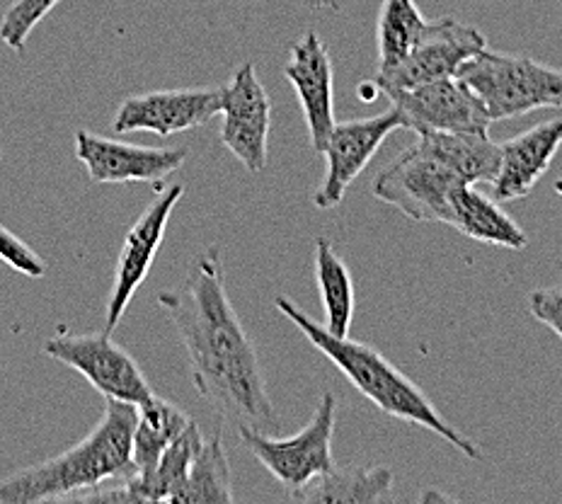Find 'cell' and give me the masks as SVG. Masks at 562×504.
<instances>
[{"label":"cell","mask_w":562,"mask_h":504,"mask_svg":"<svg viewBox=\"0 0 562 504\" xmlns=\"http://www.w3.org/2000/svg\"><path fill=\"white\" fill-rule=\"evenodd\" d=\"M236 500L231 483V466L221 432L206 439L192 461L172 504H231Z\"/></svg>","instance_id":"obj_22"},{"label":"cell","mask_w":562,"mask_h":504,"mask_svg":"<svg viewBox=\"0 0 562 504\" xmlns=\"http://www.w3.org/2000/svg\"><path fill=\"white\" fill-rule=\"evenodd\" d=\"M104 415L90 435L54 459L0 480V502L32 504L78 500L108 480L134 473L132 439L138 405L104 397Z\"/></svg>","instance_id":"obj_3"},{"label":"cell","mask_w":562,"mask_h":504,"mask_svg":"<svg viewBox=\"0 0 562 504\" xmlns=\"http://www.w3.org/2000/svg\"><path fill=\"white\" fill-rule=\"evenodd\" d=\"M284 76L294 86L308 138L315 154L323 148L335 128V76L333 58L327 54L321 34L308 30L291 46V56L284 66Z\"/></svg>","instance_id":"obj_15"},{"label":"cell","mask_w":562,"mask_h":504,"mask_svg":"<svg viewBox=\"0 0 562 504\" xmlns=\"http://www.w3.org/2000/svg\"><path fill=\"white\" fill-rule=\"evenodd\" d=\"M461 187L465 184L459 175L427 146L415 141L379 175L373 182V194L419 224H429V221L447 224L453 194Z\"/></svg>","instance_id":"obj_6"},{"label":"cell","mask_w":562,"mask_h":504,"mask_svg":"<svg viewBox=\"0 0 562 504\" xmlns=\"http://www.w3.org/2000/svg\"><path fill=\"white\" fill-rule=\"evenodd\" d=\"M397 128H405L397 108L369 116V120L337 122L321 154L325 156V178L313 194V206L330 211L342 202L349 184L364 172L383 141Z\"/></svg>","instance_id":"obj_11"},{"label":"cell","mask_w":562,"mask_h":504,"mask_svg":"<svg viewBox=\"0 0 562 504\" xmlns=\"http://www.w3.org/2000/svg\"><path fill=\"white\" fill-rule=\"evenodd\" d=\"M405 128L425 132H475L487 134L492 124L485 104L461 78H439L393 98Z\"/></svg>","instance_id":"obj_14"},{"label":"cell","mask_w":562,"mask_h":504,"mask_svg":"<svg viewBox=\"0 0 562 504\" xmlns=\"http://www.w3.org/2000/svg\"><path fill=\"white\" fill-rule=\"evenodd\" d=\"M422 146L441 158L463 184H492L499 172V144L475 132H425L417 134Z\"/></svg>","instance_id":"obj_19"},{"label":"cell","mask_w":562,"mask_h":504,"mask_svg":"<svg viewBox=\"0 0 562 504\" xmlns=\"http://www.w3.org/2000/svg\"><path fill=\"white\" fill-rule=\"evenodd\" d=\"M158 303L178 327L199 395L238 427H277L260 357L228 299L221 253L206 250L178 289L160 291Z\"/></svg>","instance_id":"obj_1"},{"label":"cell","mask_w":562,"mask_h":504,"mask_svg":"<svg viewBox=\"0 0 562 504\" xmlns=\"http://www.w3.org/2000/svg\"><path fill=\"white\" fill-rule=\"evenodd\" d=\"M0 260L30 279H42L46 275V262L42 257L5 226H0Z\"/></svg>","instance_id":"obj_25"},{"label":"cell","mask_w":562,"mask_h":504,"mask_svg":"<svg viewBox=\"0 0 562 504\" xmlns=\"http://www.w3.org/2000/svg\"><path fill=\"white\" fill-rule=\"evenodd\" d=\"M487 49L485 34L456 18H437L427 22V30L405 61L389 70H376L371 83L391 100L405 90L419 88L431 80L451 78L459 68Z\"/></svg>","instance_id":"obj_7"},{"label":"cell","mask_w":562,"mask_h":504,"mask_svg":"<svg viewBox=\"0 0 562 504\" xmlns=\"http://www.w3.org/2000/svg\"><path fill=\"white\" fill-rule=\"evenodd\" d=\"M337 425V397L325 391L313 417L299 435L277 439L252 427H238L243 447L260 461L289 492L306 488L311 480L330 473L335 463L333 437Z\"/></svg>","instance_id":"obj_5"},{"label":"cell","mask_w":562,"mask_h":504,"mask_svg":"<svg viewBox=\"0 0 562 504\" xmlns=\"http://www.w3.org/2000/svg\"><path fill=\"white\" fill-rule=\"evenodd\" d=\"M221 98V141L245 170L260 175L267 168L269 132H272V102L252 61H245L231 76Z\"/></svg>","instance_id":"obj_10"},{"label":"cell","mask_w":562,"mask_h":504,"mask_svg":"<svg viewBox=\"0 0 562 504\" xmlns=\"http://www.w3.org/2000/svg\"><path fill=\"white\" fill-rule=\"evenodd\" d=\"M190 422V415L158 395L138 405V419L132 439V475L138 480H148L154 475L162 451L182 435Z\"/></svg>","instance_id":"obj_20"},{"label":"cell","mask_w":562,"mask_h":504,"mask_svg":"<svg viewBox=\"0 0 562 504\" xmlns=\"http://www.w3.org/2000/svg\"><path fill=\"white\" fill-rule=\"evenodd\" d=\"M61 0H15L10 5L3 20H0V42L13 52H22L30 40L32 30L52 13Z\"/></svg>","instance_id":"obj_24"},{"label":"cell","mask_w":562,"mask_h":504,"mask_svg":"<svg viewBox=\"0 0 562 504\" xmlns=\"http://www.w3.org/2000/svg\"><path fill=\"white\" fill-rule=\"evenodd\" d=\"M218 88H180V90H156L144 96L126 98L116 110L112 128L116 134L150 132L160 138L190 132L204 126L221 114Z\"/></svg>","instance_id":"obj_13"},{"label":"cell","mask_w":562,"mask_h":504,"mask_svg":"<svg viewBox=\"0 0 562 504\" xmlns=\"http://www.w3.org/2000/svg\"><path fill=\"white\" fill-rule=\"evenodd\" d=\"M308 5L313 10H339L337 0H308Z\"/></svg>","instance_id":"obj_27"},{"label":"cell","mask_w":562,"mask_h":504,"mask_svg":"<svg viewBox=\"0 0 562 504\" xmlns=\"http://www.w3.org/2000/svg\"><path fill=\"white\" fill-rule=\"evenodd\" d=\"M456 78L475 92L492 122L562 108V68L538 64L529 56L483 49L468 58Z\"/></svg>","instance_id":"obj_4"},{"label":"cell","mask_w":562,"mask_h":504,"mask_svg":"<svg viewBox=\"0 0 562 504\" xmlns=\"http://www.w3.org/2000/svg\"><path fill=\"white\" fill-rule=\"evenodd\" d=\"M447 224L463 233L465 238L497 245V248L524 250L529 245V236L517 221L505 214L497 199L475 190V184H465L453 194Z\"/></svg>","instance_id":"obj_17"},{"label":"cell","mask_w":562,"mask_h":504,"mask_svg":"<svg viewBox=\"0 0 562 504\" xmlns=\"http://www.w3.org/2000/svg\"><path fill=\"white\" fill-rule=\"evenodd\" d=\"M529 309L538 323L550 327L562 339V284L536 289L529 296Z\"/></svg>","instance_id":"obj_26"},{"label":"cell","mask_w":562,"mask_h":504,"mask_svg":"<svg viewBox=\"0 0 562 504\" xmlns=\"http://www.w3.org/2000/svg\"><path fill=\"white\" fill-rule=\"evenodd\" d=\"M182 194V184H170L166 190L160 187L158 194L150 199V204L144 209V214H140L136 219V224L128 228L122 253L116 257L112 294L108 301V311H104V333L108 335L116 331V325H120L122 315L126 313L138 287L144 284L146 277L150 275V267H154L160 243L166 238L170 216Z\"/></svg>","instance_id":"obj_9"},{"label":"cell","mask_w":562,"mask_h":504,"mask_svg":"<svg viewBox=\"0 0 562 504\" xmlns=\"http://www.w3.org/2000/svg\"><path fill=\"white\" fill-rule=\"evenodd\" d=\"M393 478V471L385 466H335L330 473L318 475L306 488L291 492V500L308 504H376L389 500Z\"/></svg>","instance_id":"obj_18"},{"label":"cell","mask_w":562,"mask_h":504,"mask_svg":"<svg viewBox=\"0 0 562 504\" xmlns=\"http://www.w3.org/2000/svg\"><path fill=\"white\" fill-rule=\"evenodd\" d=\"M277 311L284 315L286 321L299 327V333L308 339V343L327 357L333 365L342 371V377L355 383V389L369 397L381 413L397 417L409 425H417L422 429H429L447 439V444L456 451H461L465 459L483 461V449L473 439L461 435L451 422H447L437 405L429 401L425 391L419 389L415 381H409L405 373L391 365L381 351L364 343H355L349 337H335L325 331V325L313 321L306 311H301L294 301L286 296L274 299Z\"/></svg>","instance_id":"obj_2"},{"label":"cell","mask_w":562,"mask_h":504,"mask_svg":"<svg viewBox=\"0 0 562 504\" xmlns=\"http://www.w3.org/2000/svg\"><path fill=\"white\" fill-rule=\"evenodd\" d=\"M427 22L415 0H383L376 25L379 70H389L405 61V56L425 34Z\"/></svg>","instance_id":"obj_23"},{"label":"cell","mask_w":562,"mask_h":504,"mask_svg":"<svg viewBox=\"0 0 562 504\" xmlns=\"http://www.w3.org/2000/svg\"><path fill=\"white\" fill-rule=\"evenodd\" d=\"M562 148V120H548L499 144V172L492 182L497 202H517L543 178Z\"/></svg>","instance_id":"obj_16"},{"label":"cell","mask_w":562,"mask_h":504,"mask_svg":"<svg viewBox=\"0 0 562 504\" xmlns=\"http://www.w3.org/2000/svg\"><path fill=\"white\" fill-rule=\"evenodd\" d=\"M187 154V148H150L92 134L86 128L76 132V158L98 184L148 182L160 190L162 180L184 166Z\"/></svg>","instance_id":"obj_12"},{"label":"cell","mask_w":562,"mask_h":504,"mask_svg":"<svg viewBox=\"0 0 562 504\" xmlns=\"http://www.w3.org/2000/svg\"><path fill=\"white\" fill-rule=\"evenodd\" d=\"M315 277L325 309V331L335 337H349L355 321V281L327 238L315 240Z\"/></svg>","instance_id":"obj_21"},{"label":"cell","mask_w":562,"mask_h":504,"mask_svg":"<svg viewBox=\"0 0 562 504\" xmlns=\"http://www.w3.org/2000/svg\"><path fill=\"white\" fill-rule=\"evenodd\" d=\"M0 158H3V154H0Z\"/></svg>","instance_id":"obj_28"},{"label":"cell","mask_w":562,"mask_h":504,"mask_svg":"<svg viewBox=\"0 0 562 504\" xmlns=\"http://www.w3.org/2000/svg\"><path fill=\"white\" fill-rule=\"evenodd\" d=\"M44 355L76 369L104 397L144 405L154 397L138 361L108 333H61L44 343Z\"/></svg>","instance_id":"obj_8"}]
</instances>
